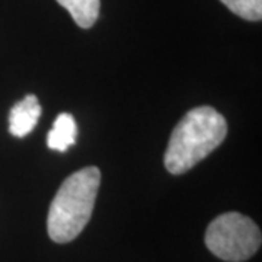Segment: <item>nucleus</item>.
Wrapping results in <instances>:
<instances>
[{
    "label": "nucleus",
    "instance_id": "nucleus-7",
    "mask_svg": "<svg viewBox=\"0 0 262 262\" xmlns=\"http://www.w3.org/2000/svg\"><path fill=\"white\" fill-rule=\"evenodd\" d=\"M234 15L246 20H261L262 0H220Z\"/></svg>",
    "mask_w": 262,
    "mask_h": 262
},
{
    "label": "nucleus",
    "instance_id": "nucleus-1",
    "mask_svg": "<svg viewBox=\"0 0 262 262\" xmlns=\"http://www.w3.org/2000/svg\"><path fill=\"white\" fill-rule=\"evenodd\" d=\"M227 134L225 117L211 106H198L177 124L165 151V166L181 175L217 149Z\"/></svg>",
    "mask_w": 262,
    "mask_h": 262
},
{
    "label": "nucleus",
    "instance_id": "nucleus-6",
    "mask_svg": "<svg viewBox=\"0 0 262 262\" xmlns=\"http://www.w3.org/2000/svg\"><path fill=\"white\" fill-rule=\"evenodd\" d=\"M57 3L70 13L80 28H91L99 16L101 0H57Z\"/></svg>",
    "mask_w": 262,
    "mask_h": 262
},
{
    "label": "nucleus",
    "instance_id": "nucleus-5",
    "mask_svg": "<svg viewBox=\"0 0 262 262\" xmlns=\"http://www.w3.org/2000/svg\"><path fill=\"white\" fill-rule=\"evenodd\" d=\"M77 137V125L73 115L69 113L60 114L53 124L47 137V144L51 150L66 151L73 146Z\"/></svg>",
    "mask_w": 262,
    "mask_h": 262
},
{
    "label": "nucleus",
    "instance_id": "nucleus-3",
    "mask_svg": "<svg viewBox=\"0 0 262 262\" xmlns=\"http://www.w3.org/2000/svg\"><path fill=\"white\" fill-rule=\"evenodd\" d=\"M206 245L210 252L223 261H246L261 246V230L246 215L225 213L207 227Z\"/></svg>",
    "mask_w": 262,
    "mask_h": 262
},
{
    "label": "nucleus",
    "instance_id": "nucleus-2",
    "mask_svg": "<svg viewBox=\"0 0 262 262\" xmlns=\"http://www.w3.org/2000/svg\"><path fill=\"white\" fill-rule=\"evenodd\" d=\"M101 185V172L95 166L72 173L58 188L50 206L47 230L57 244H67L82 233L94 213Z\"/></svg>",
    "mask_w": 262,
    "mask_h": 262
},
{
    "label": "nucleus",
    "instance_id": "nucleus-4",
    "mask_svg": "<svg viewBox=\"0 0 262 262\" xmlns=\"http://www.w3.org/2000/svg\"><path fill=\"white\" fill-rule=\"evenodd\" d=\"M42 108L35 95H27L12 106L9 114V131L15 137H25L35 128Z\"/></svg>",
    "mask_w": 262,
    "mask_h": 262
}]
</instances>
